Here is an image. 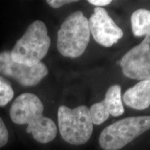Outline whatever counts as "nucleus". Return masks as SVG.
I'll return each instance as SVG.
<instances>
[{"label": "nucleus", "mask_w": 150, "mask_h": 150, "mask_svg": "<svg viewBox=\"0 0 150 150\" xmlns=\"http://www.w3.org/2000/svg\"><path fill=\"white\" fill-rule=\"evenodd\" d=\"M14 97V91L11 82L0 75V106H6Z\"/></svg>", "instance_id": "obj_12"}, {"label": "nucleus", "mask_w": 150, "mask_h": 150, "mask_svg": "<svg viewBox=\"0 0 150 150\" xmlns=\"http://www.w3.org/2000/svg\"><path fill=\"white\" fill-rule=\"evenodd\" d=\"M77 1H73V0H47L46 2L48 5H50L53 8H59L63 6V5L67 4L73 2H76Z\"/></svg>", "instance_id": "obj_14"}, {"label": "nucleus", "mask_w": 150, "mask_h": 150, "mask_svg": "<svg viewBox=\"0 0 150 150\" xmlns=\"http://www.w3.org/2000/svg\"><path fill=\"white\" fill-rule=\"evenodd\" d=\"M131 27L135 36L150 34V11L140 8L135 11L131 17Z\"/></svg>", "instance_id": "obj_11"}, {"label": "nucleus", "mask_w": 150, "mask_h": 150, "mask_svg": "<svg viewBox=\"0 0 150 150\" xmlns=\"http://www.w3.org/2000/svg\"><path fill=\"white\" fill-rule=\"evenodd\" d=\"M44 105L35 94L24 93L16 97L10 108L11 120L17 125H27V132L40 143L52 142L57 135V127L43 115Z\"/></svg>", "instance_id": "obj_1"}, {"label": "nucleus", "mask_w": 150, "mask_h": 150, "mask_svg": "<svg viewBox=\"0 0 150 150\" xmlns=\"http://www.w3.org/2000/svg\"><path fill=\"white\" fill-rule=\"evenodd\" d=\"M88 25L95 40L105 47L112 46L124 35L122 30L102 7L95 8L88 20Z\"/></svg>", "instance_id": "obj_8"}, {"label": "nucleus", "mask_w": 150, "mask_h": 150, "mask_svg": "<svg viewBox=\"0 0 150 150\" xmlns=\"http://www.w3.org/2000/svg\"><path fill=\"white\" fill-rule=\"evenodd\" d=\"M112 2L111 0H89L88 3L96 6L97 7H102L110 4Z\"/></svg>", "instance_id": "obj_15"}, {"label": "nucleus", "mask_w": 150, "mask_h": 150, "mask_svg": "<svg viewBox=\"0 0 150 150\" xmlns=\"http://www.w3.org/2000/svg\"><path fill=\"white\" fill-rule=\"evenodd\" d=\"M104 111L113 117L120 116L125 112L121 95V86L112 85L105 94L104 99L99 102Z\"/></svg>", "instance_id": "obj_10"}, {"label": "nucleus", "mask_w": 150, "mask_h": 150, "mask_svg": "<svg viewBox=\"0 0 150 150\" xmlns=\"http://www.w3.org/2000/svg\"><path fill=\"white\" fill-rule=\"evenodd\" d=\"M8 131L2 118L0 117V148L6 145L8 141Z\"/></svg>", "instance_id": "obj_13"}, {"label": "nucleus", "mask_w": 150, "mask_h": 150, "mask_svg": "<svg viewBox=\"0 0 150 150\" xmlns=\"http://www.w3.org/2000/svg\"><path fill=\"white\" fill-rule=\"evenodd\" d=\"M117 63L127 77L140 81L150 79V34L127 52Z\"/></svg>", "instance_id": "obj_7"}, {"label": "nucleus", "mask_w": 150, "mask_h": 150, "mask_svg": "<svg viewBox=\"0 0 150 150\" xmlns=\"http://www.w3.org/2000/svg\"><path fill=\"white\" fill-rule=\"evenodd\" d=\"M88 20L80 11L70 14L57 33V50L62 56L77 58L86 51L90 41Z\"/></svg>", "instance_id": "obj_3"}, {"label": "nucleus", "mask_w": 150, "mask_h": 150, "mask_svg": "<svg viewBox=\"0 0 150 150\" xmlns=\"http://www.w3.org/2000/svg\"><path fill=\"white\" fill-rule=\"evenodd\" d=\"M149 129L150 115L124 118L101 132L99 145L104 150H119Z\"/></svg>", "instance_id": "obj_5"}, {"label": "nucleus", "mask_w": 150, "mask_h": 150, "mask_svg": "<svg viewBox=\"0 0 150 150\" xmlns=\"http://www.w3.org/2000/svg\"><path fill=\"white\" fill-rule=\"evenodd\" d=\"M47 67L42 62L29 66L15 62L11 52L0 53V74L13 79L24 87H31L38 84L48 74Z\"/></svg>", "instance_id": "obj_6"}, {"label": "nucleus", "mask_w": 150, "mask_h": 150, "mask_svg": "<svg viewBox=\"0 0 150 150\" xmlns=\"http://www.w3.org/2000/svg\"><path fill=\"white\" fill-rule=\"evenodd\" d=\"M124 103L129 107L144 110L150 106V79L142 80L127 90L123 96Z\"/></svg>", "instance_id": "obj_9"}, {"label": "nucleus", "mask_w": 150, "mask_h": 150, "mask_svg": "<svg viewBox=\"0 0 150 150\" xmlns=\"http://www.w3.org/2000/svg\"><path fill=\"white\" fill-rule=\"evenodd\" d=\"M50 45L46 24L40 20H35L16 41L11 52V58L16 63L32 66L45 57Z\"/></svg>", "instance_id": "obj_2"}, {"label": "nucleus", "mask_w": 150, "mask_h": 150, "mask_svg": "<svg viewBox=\"0 0 150 150\" xmlns=\"http://www.w3.org/2000/svg\"><path fill=\"white\" fill-rule=\"evenodd\" d=\"M58 122L61 137L70 145H83L93 134L90 109L84 105L74 108L61 106L58 110Z\"/></svg>", "instance_id": "obj_4"}]
</instances>
